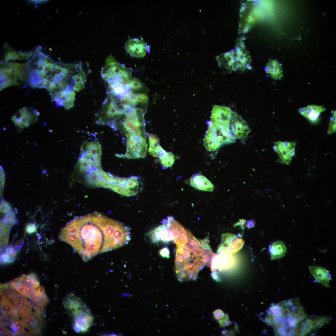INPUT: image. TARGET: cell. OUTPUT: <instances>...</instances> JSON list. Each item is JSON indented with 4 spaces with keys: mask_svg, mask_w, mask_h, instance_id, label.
Instances as JSON below:
<instances>
[{
    "mask_svg": "<svg viewBox=\"0 0 336 336\" xmlns=\"http://www.w3.org/2000/svg\"><path fill=\"white\" fill-rule=\"evenodd\" d=\"M60 240L71 245L85 261L127 244L129 227L100 213L77 218L61 230Z\"/></svg>",
    "mask_w": 336,
    "mask_h": 336,
    "instance_id": "1",
    "label": "cell"
},
{
    "mask_svg": "<svg viewBox=\"0 0 336 336\" xmlns=\"http://www.w3.org/2000/svg\"><path fill=\"white\" fill-rule=\"evenodd\" d=\"M177 248L175 271L181 282L195 280L199 271L211 265L215 255L209 244L198 240L188 230L173 240Z\"/></svg>",
    "mask_w": 336,
    "mask_h": 336,
    "instance_id": "2",
    "label": "cell"
},
{
    "mask_svg": "<svg viewBox=\"0 0 336 336\" xmlns=\"http://www.w3.org/2000/svg\"><path fill=\"white\" fill-rule=\"evenodd\" d=\"M34 50L33 54L28 60L30 74L28 84L34 88L46 89L55 62L42 52L41 46H36Z\"/></svg>",
    "mask_w": 336,
    "mask_h": 336,
    "instance_id": "3",
    "label": "cell"
},
{
    "mask_svg": "<svg viewBox=\"0 0 336 336\" xmlns=\"http://www.w3.org/2000/svg\"><path fill=\"white\" fill-rule=\"evenodd\" d=\"M82 69V63H67L55 62L54 70L46 89L50 93L72 88L70 86L72 77Z\"/></svg>",
    "mask_w": 336,
    "mask_h": 336,
    "instance_id": "4",
    "label": "cell"
},
{
    "mask_svg": "<svg viewBox=\"0 0 336 336\" xmlns=\"http://www.w3.org/2000/svg\"><path fill=\"white\" fill-rule=\"evenodd\" d=\"M235 139L229 129L211 122L203 139L204 145L207 150L213 151L223 144L235 142Z\"/></svg>",
    "mask_w": 336,
    "mask_h": 336,
    "instance_id": "5",
    "label": "cell"
},
{
    "mask_svg": "<svg viewBox=\"0 0 336 336\" xmlns=\"http://www.w3.org/2000/svg\"><path fill=\"white\" fill-rule=\"evenodd\" d=\"M279 303L282 317L286 320L291 328L303 321L308 316L300 304L299 298L283 301Z\"/></svg>",
    "mask_w": 336,
    "mask_h": 336,
    "instance_id": "6",
    "label": "cell"
},
{
    "mask_svg": "<svg viewBox=\"0 0 336 336\" xmlns=\"http://www.w3.org/2000/svg\"><path fill=\"white\" fill-rule=\"evenodd\" d=\"M107 182L109 188L123 195L135 196L139 192V182L136 177L119 178L109 175Z\"/></svg>",
    "mask_w": 336,
    "mask_h": 336,
    "instance_id": "7",
    "label": "cell"
},
{
    "mask_svg": "<svg viewBox=\"0 0 336 336\" xmlns=\"http://www.w3.org/2000/svg\"><path fill=\"white\" fill-rule=\"evenodd\" d=\"M143 109L133 107L125 113L122 123L128 133L142 136L141 128L143 124Z\"/></svg>",
    "mask_w": 336,
    "mask_h": 336,
    "instance_id": "8",
    "label": "cell"
},
{
    "mask_svg": "<svg viewBox=\"0 0 336 336\" xmlns=\"http://www.w3.org/2000/svg\"><path fill=\"white\" fill-rule=\"evenodd\" d=\"M132 74L131 70L110 59L106 62L101 72V76L104 82L119 78L131 79Z\"/></svg>",
    "mask_w": 336,
    "mask_h": 336,
    "instance_id": "9",
    "label": "cell"
},
{
    "mask_svg": "<svg viewBox=\"0 0 336 336\" xmlns=\"http://www.w3.org/2000/svg\"><path fill=\"white\" fill-rule=\"evenodd\" d=\"M34 307L32 309L23 311L19 321L32 334L38 335L41 333L44 322L43 316L35 309Z\"/></svg>",
    "mask_w": 336,
    "mask_h": 336,
    "instance_id": "10",
    "label": "cell"
},
{
    "mask_svg": "<svg viewBox=\"0 0 336 336\" xmlns=\"http://www.w3.org/2000/svg\"><path fill=\"white\" fill-rule=\"evenodd\" d=\"M127 148L126 157L129 159L144 158L146 156L147 145L145 139L142 136L130 133L126 134Z\"/></svg>",
    "mask_w": 336,
    "mask_h": 336,
    "instance_id": "11",
    "label": "cell"
},
{
    "mask_svg": "<svg viewBox=\"0 0 336 336\" xmlns=\"http://www.w3.org/2000/svg\"><path fill=\"white\" fill-rule=\"evenodd\" d=\"M39 114L38 111L32 107L24 106L13 114L11 120L16 127L22 129L36 122Z\"/></svg>",
    "mask_w": 336,
    "mask_h": 336,
    "instance_id": "12",
    "label": "cell"
},
{
    "mask_svg": "<svg viewBox=\"0 0 336 336\" xmlns=\"http://www.w3.org/2000/svg\"><path fill=\"white\" fill-rule=\"evenodd\" d=\"M235 48L236 71H244L247 69H250L252 59L242 37L236 39Z\"/></svg>",
    "mask_w": 336,
    "mask_h": 336,
    "instance_id": "13",
    "label": "cell"
},
{
    "mask_svg": "<svg viewBox=\"0 0 336 336\" xmlns=\"http://www.w3.org/2000/svg\"><path fill=\"white\" fill-rule=\"evenodd\" d=\"M229 129L232 135L240 139L245 138L250 129L243 119L235 112L231 111L230 119Z\"/></svg>",
    "mask_w": 336,
    "mask_h": 336,
    "instance_id": "14",
    "label": "cell"
},
{
    "mask_svg": "<svg viewBox=\"0 0 336 336\" xmlns=\"http://www.w3.org/2000/svg\"><path fill=\"white\" fill-rule=\"evenodd\" d=\"M63 304L68 314L72 319L89 310L81 298L72 293L68 294L65 297Z\"/></svg>",
    "mask_w": 336,
    "mask_h": 336,
    "instance_id": "15",
    "label": "cell"
},
{
    "mask_svg": "<svg viewBox=\"0 0 336 336\" xmlns=\"http://www.w3.org/2000/svg\"><path fill=\"white\" fill-rule=\"evenodd\" d=\"M0 91L7 87L19 86L20 82L9 63L0 61Z\"/></svg>",
    "mask_w": 336,
    "mask_h": 336,
    "instance_id": "16",
    "label": "cell"
},
{
    "mask_svg": "<svg viewBox=\"0 0 336 336\" xmlns=\"http://www.w3.org/2000/svg\"><path fill=\"white\" fill-rule=\"evenodd\" d=\"M294 142L279 141L274 143L273 148L284 164H289L295 154Z\"/></svg>",
    "mask_w": 336,
    "mask_h": 336,
    "instance_id": "17",
    "label": "cell"
},
{
    "mask_svg": "<svg viewBox=\"0 0 336 336\" xmlns=\"http://www.w3.org/2000/svg\"><path fill=\"white\" fill-rule=\"evenodd\" d=\"M0 297L1 314L12 320H18L22 312L13 304L1 289L0 290Z\"/></svg>",
    "mask_w": 336,
    "mask_h": 336,
    "instance_id": "18",
    "label": "cell"
},
{
    "mask_svg": "<svg viewBox=\"0 0 336 336\" xmlns=\"http://www.w3.org/2000/svg\"><path fill=\"white\" fill-rule=\"evenodd\" d=\"M75 91L70 88L50 93L52 99L56 105L68 110L73 106L75 100Z\"/></svg>",
    "mask_w": 336,
    "mask_h": 336,
    "instance_id": "19",
    "label": "cell"
},
{
    "mask_svg": "<svg viewBox=\"0 0 336 336\" xmlns=\"http://www.w3.org/2000/svg\"><path fill=\"white\" fill-rule=\"evenodd\" d=\"M85 171L86 173L85 180L87 184L94 187L109 188L106 181L107 174L99 167L93 166Z\"/></svg>",
    "mask_w": 336,
    "mask_h": 336,
    "instance_id": "20",
    "label": "cell"
},
{
    "mask_svg": "<svg viewBox=\"0 0 336 336\" xmlns=\"http://www.w3.org/2000/svg\"><path fill=\"white\" fill-rule=\"evenodd\" d=\"M231 111L228 107L215 105L211 116L212 123L229 129L230 119Z\"/></svg>",
    "mask_w": 336,
    "mask_h": 336,
    "instance_id": "21",
    "label": "cell"
},
{
    "mask_svg": "<svg viewBox=\"0 0 336 336\" xmlns=\"http://www.w3.org/2000/svg\"><path fill=\"white\" fill-rule=\"evenodd\" d=\"M234 263L232 254L224 250L214 255L211 262V268L212 272L216 269L224 270L230 268Z\"/></svg>",
    "mask_w": 336,
    "mask_h": 336,
    "instance_id": "22",
    "label": "cell"
},
{
    "mask_svg": "<svg viewBox=\"0 0 336 336\" xmlns=\"http://www.w3.org/2000/svg\"><path fill=\"white\" fill-rule=\"evenodd\" d=\"M4 52L1 61L11 62L16 60H29L34 54V50L22 51L16 50L12 48L5 42L4 45Z\"/></svg>",
    "mask_w": 336,
    "mask_h": 336,
    "instance_id": "23",
    "label": "cell"
},
{
    "mask_svg": "<svg viewBox=\"0 0 336 336\" xmlns=\"http://www.w3.org/2000/svg\"><path fill=\"white\" fill-rule=\"evenodd\" d=\"M7 297L22 312L32 309L35 305L12 288L4 291Z\"/></svg>",
    "mask_w": 336,
    "mask_h": 336,
    "instance_id": "24",
    "label": "cell"
},
{
    "mask_svg": "<svg viewBox=\"0 0 336 336\" xmlns=\"http://www.w3.org/2000/svg\"><path fill=\"white\" fill-rule=\"evenodd\" d=\"M73 327L77 333L86 332L93 323L94 317L89 310L73 319Z\"/></svg>",
    "mask_w": 336,
    "mask_h": 336,
    "instance_id": "25",
    "label": "cell"
},
{
    "mask_svg": "<svg viewBox=\"0 0 336 336\" xmlns=\"http://www.w3.org/2000/svg\"><path fill=\"white\" fill-rule=\"evenodd\" d=\"M152 242L156 243L160 241L168 243L173 241V236L165 225L156 227L146 234Z\"/></svg>",
    "mask_w": 336,
    "mask_h": 336,
    "instance_id": "26",
    "label": "cell"
},
{
    "mask_svg": "<svg viewBox=\"0 0 336 336\" xmlns=\"http://www.w3.org/2000/svg\"><path fill=\"white\" fill-rule=\"evenodd\" d=\"M125 48L130 55L137 58L144 57L147 51L146 44L143 41L135 38L128 40Z\"/></svg>",
    "mask_w": 336,
    "mask_h": 336,
    "instance_id": "27",
    "label": "cell"
},
{
    "mask_svg": "<svg viewBox=\"0 0 336 336\" xmlns=\"http://www.w3.org/2000/svg\"><path fill=\"white\" fill-rule=\"evenodd\" d=\"M219 66L228 71H236L235 49L217 56Z\"/></svg>",
    "mask_w": 336,
    "mask_h": 336,
    "instance_id": "28",
    "label": "cell"
},
{
    "mask_svg": "<svg viewBox=\"0 0 336 336\" xmlns=\"http://www.w3.org/2000/svg\"><path fill=\"white\" fill-rule=\"evenodd\" d=\"M308 268L315 282L321 283L325 287H330L329 283L332 278L329 271L317 265L309 266Z\"/></svg>",
    "mask_w": 336,
    "mask_h": 336,
    "instance_id": "29",
    "label": "cell"
},
{
    "mask_svg": "<svg viewBox=\"0 0 336 336\" xmlns=\"http://www.w3.org/2000/svg\"><path fill=\"white\" fill-rule=\"evenodd\" d=\"M326 110L322 106L312 105L300 108L298 112L310 121L315 123L317 121L321 113Z\"/></svg>",
    "mask_w": 336,
    "mask_h": 336,
    "instance_id": "30",
    "label": "cell"
},
{
    "mask_svg": "<svg viewBox=\"0 0 336 336\" xmlns=\"http://www.w3.org/2000/svg\"><path fill=\"white\" fill-rule=\"evenodd\" d=\"M191 185L199 190L212 192L214 186L211 182L203 175H196L190 179Z\"/></svg>",
    "mask_w": 336,
    "mask_h": 336,
    "instance_id": "31",
    "label": "cell"
},
{
    "mask_svg": "<svg viewBox=\"0 0 336 336\" xmlns=\"http://www.w3.org/2000/svg\"><path fill=\"white\" fill-rule=\"evenodd\" d=\"M9 63L19 81L24 82L28 83L30 74L28 61L23 63Z\"/></svg>",
    "mask_w": 336,
    "mask_h": 336,
    "instance_id": "32",
    "label": "cell"
},
{
    "mask_svg": "<svg viewBox=\"0 0 336 336\" xmlns=\"http://www.w3.org/2000/svg\"><path fill=\"white\" fill-rule=\"evenodd\" d=\"M331 318L328 316L312 315L307 316L305 320L310 332L319 329L328 323Z\"/></svg>",
    "mask_w": 336,
    "mask_h": 336,
    "instance_id": "33",
    "label": "cell"
},
{
    "mask_svg": "<svg viewBox=\"0 0 336 336\" xmlns=\"http://www.w3.org/2000/svg\"><path fill=\"white\" fill-rule=\"evenodd\" d=\"M29 299L35 305L42 307L47 305L49 302L44 288L40 285L36 288L33 294Z\"/></svg>",
    "mask_w": 336,
    "mask_h": 336,
    "instance_id": "34",
    "label": "cell"
},
{
    "mask_svg": "<svg viewBox=\"0 0 336 336\" xmlns=\"http://www.w3.org/2000/svg\"><path fill=\"white\" fill-rule=\"evenodd\" d=\"M266 72L273 78L280 80L283 76L282 66L277 60H270L264 68Z\"/></svg>",
    "mask_w": 336,
    "mask_h": 336,
    "instance_id": "35",
    "label": "cell"
},
{
    "mask_svg": "<svg viewBox=\"0 0 336 336\" xmlns=\"http://www.w3.org/2000/svg\"><path fill=\"white\" fill-rule=\"evenodd\" d=\"M287 250L286 247L282 241L278 240L273 242L269 247L271 259L276 260L283 257Z\"/></svg>",
    "mask_w": 336,
    "mask_h": 336,
    "instance_id": "36",
    "label": "cell"
},
{
    "mask_svg": "<svg viewBox=\"0 0 336 336\" xmlns=\"http://www.w3.org/2000/svg\"><path fill=\"white\" fill-rule=\"evenodd\" d=\"M158 157L161 164L166 168L171 167L174 162V155L170 152H166L161 146L158 149Z\"/></svg>",
    "mask_w": 336,
    "mask_h": 336,
    "instance_id": "37",
    "label": "cell"
},
{
    "mask_svg": "<svg viewBox=\"0 0 336 336\" xmlns=\"http://www.w3.org/2000/svg\"><path fill=\"white\" fill-rule=\"evenodd\" d=\"M310 331L305 321L297 324L289 331L288 336H305Z\"/></svg>",
    "mask_w": 336,
    "mask_h": 336,
    "instance_id": "38",
    "label": "cell"
},
{
    "mask_svg": "<svg viewBox=\"0 0 336 336\" xmlns=\"http://www.w3.org/2000/svg\"><path fill=\"white\" fill-rule=\"evenodd\" d=\"M235 235L226 233L222 235L221 242L218 248L217 253L219 254L226 250L233 240L236 238Z\"/></svg>",
    "mask_w": 336,
    "mask_h": 336,
    "instance_id": "39",
    "label": "cell"
},
{
    "mask_svg": "<svg viewBox=\"0 0 336 336\" xmlns=\"http://www.w3.org/2000/svg\"><path fill=\"white\" fill-rule=\"evenodd\" d=\"M149 147L148 152L154 157H158V149L160 146L158 138L152 134H148Z\"/></svg>",
    "mask_w": 336,
    "mask_h": 336,
    "instance_id": "40",
    "label": "cell"
},
{
    "mask_svg": "<svg viewBox=\"0 0 336 336\" xmlns=\"http://www.w3.org/2000/svg\"><path fill=\"white\" fill-rule=\"evenodd\" d=\"M129 94L133 105H143L147 103L148 100V97L146 94L142 93H134L131 90Z\"/></svg>",
    "mask_w": 336,
    "mask_h": 336,
    "instance_id": "41",
    "label": "cell"
},
{
    "mask_svg": "<svg viewBox=\"0 0 336 336\" xmlns=\"http://www.w3.org/2000/svg\"><path fill=\"white\" fill-rule=\"evenodd\" d=\"M10 227L7 226L2 222H0V245L4 246L8 242Z\"/></svg>",
    "mask_w": 336,
    "mask_h": 336,
    "instance_id": "42",
    "label": "cell"
},
{
    "mask_svg": "<svg viewBox=\"0 0 336 336\" xmlns=\"http://www.w3.org/2000/svg\"><path fill=\"white\" fill-rule=\"evenodd\" d=\"M129 86L131 89L135 91H139L147 92V88L140 80L134 77H131L129 82Z\"/></svg>",
    "mask_w": 336,
    "mask_h": 336,
    "instance_id": "43",
    "label": "cell"
},
{
    "mask_svg": "<svg viewBox=\"0 0 336 336\" xmlns=\"http://www.w3.org/2000/svg\"><path fill=\"white\" fill-rule=\"evenodd\" d=\"M244 241L241 239L236 238L232 242L229 247L225 250L232 254L238 251L243 245Z\"/></svg>",
    "mask_w": 336,
    "mask_h": 336,
    "instance_id": "44",
    "label": "cell"
},
{
    "mask_svg": "<svg viewBox=\"0 0 336 336\" xmlns=\"http://www.w3.org/2000/svg\"><path fill=\"white\" fill-rule=\"evenodd\" d=\"M16 222L15 215L14 212L11 211L6 213L2 221L3 224L9 227L13 226Z\"/></svg>",
    "mask_w": 336,
    "mask_h": 336,
    "instance_id": "45",
    "label": "cell"
},
{
    "mask_svg": "<svg viewBox=\"0 0 336 336\" xmlns=\"http://www.w3.org/2000/svg\"><path fill=\"white\" fill-rule=\"evenodd\" d=\"M336 127V112L334 111L333 113L332 116L330 118L327 131L328 134H331L335 132Z\"/></svg>",
    "mask_w": 336,
    "mask_h": 336,
    "instance_id": "46",
    "label": "cell"
},
{
    "mask_svg": "<svg viewBox=\"0 0 336 336\" xmlns=\"http://www.w3.org/2000/svg\"><path fill=\"white\" fill-rule=\"evenodd\" d=\"M5 251L8 254L12 261L13 262L17 252L15 248L10 245L6 249Z\"/></svg>",
    "mask_w": 336,
    "mask_h": 336,
    "instance_id": "47",
    "label": "cell"
},
{
    "mask_svg": "<svg viewBox=\"0 0 336 336\" xmlns=\"http://www.w3.org/2000/svg\"><path fill=\"white\" fill-rule=\"evenodd\" d=\"M13 262L10 259L8 254L5 252L2 253L0 255V263L2 264L11 263Z\"/></svg>",
    "mask_w": 336,
    "mask_h": 336,
    "instance_id": "48",
    "label": "cell"
},
{
    "mask_svg": "<svg viewBox=\"0 0 336 336\" xmlns=\"http://www.w3.org/2000/svg\"><path fill=\"white\" fill-rule=\"evenodd\" d=\"M11 207L4 200H2L0 204V211L1 212L5 213L11 210Z\"/></svg>",
    "mask_w": 336,
    "mask_h": 336,
    "instance_id": "49",
    "label": "cell"
},
{
    "mask_svg": "<svg viewBox=\"0 0 336 336\" xmlns=\"http://www.w3.org/2000/svg\"><path fill=\"white\" fill-rule=\"evenodd\" d=\"M170 250L167 247L162 248L159 251V254L164 258H169Z\"/></svg>",
    "mask_w": 336,
    "mask_h": 336,
    "instance_id": "50",
    "label": "cell"
},
{
    "mask_svg": "<svg viewBox=\"0 0 336 336\" xmlns=\"http://www.w3.org/2000/svg\"><path fill=\"white\" fill-rule=\"evenodd\" d=\"M26 231L27 233L29 234L34 233L36 231V226L34 223H29L26 226Z\"/></svg>",
    "mask_w": 336,
    "mask_h": 336,
    "instance_id": "51",
    "label": "cell"
},
{
    "mask_svg": "<svg viewBox=\"0 0 336 336\" xmlns=\"http://www.w3.org/2000/svg\"><path fill=\"white\" fill-rule=\"evenodd\" d=\"M5 173L3 169L0 166V189L2 190L3 188L5 181Z\"/></svg>",
    "mask_w": 336,
    "mask_h": 336,
    "instance_id": "52",
    "label": "cell"
},
{
    "mask_svg": "<svg viewBox=\"0 0 336 336\" xmlns=\"http://www.w3.org/2000/svg\"><path fill=\"white\" fill-rule=\"evenodd\" d=\"M24 241L23 240L21 239L17 241L15 245V248L16 252H19L21 248Z\"/></svg>",
    "mask_w": 336,
    "mask_h": 336,
    "instance_id": "53",
    "label": "cell"
},
{
    "mask_svg": "<svg viewBox=\"0 0 336 336\" xmlns=\"http://www.w3.org/2000/svg\"><path fill=\"white\" fill-rule=\"evenodd\" d=\"M245 222H246V221L245 220H244V219L240 220V219L239 220V222H238L237 223H236L235 224L234 226H237V225L242 226V225H243L244 224H245Z\"/></svg>",
    "mask_w": 336,
    "mask_h": 336,
    "instance_id": "54",
    "label": "cell"
},
{
    "mask_svg": "<svg viewBox=\"0 0 336 336\" xmlns=\"http://www.w3.org/2000/svg\"><path fill=\"white\" fill-rule=\"evenodd\" d=\"M254 222L253 220H250L247 222V226L249 227H251L253 226H254Z\"/></svg>",
    "mask_w": 336,
    "mask_h": 336,
    "instance_id": "55",
    "label": "cell"
},
{
    "mask_svg": "<svg viewBox=\"0 0 336 336\" xmlns=\"http://www.w3.org/2000/svg\"><path fill=\"white\" fill-rule=\"evenodd\" d=\"M30 1H31V2H33V3H34L35 4H37L46 2L47 1H48V0H30Z\"/></svg>",
    "mask_w": 336,
    "mask_h": 336,
    "instance_id": "56",
    "label": "cell"
}]
</instances>
